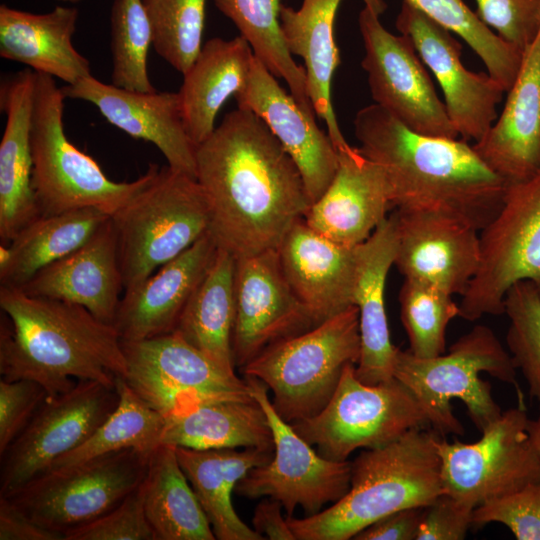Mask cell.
Here are the masks:
<instances>
[{
  "label": "cell",
  "instance_id": "obj_43",
  "mask_svg": "<svg viewBox=\"0 0 540 540\" xmlns=\"http://www.w3.org/2000/svg\"><path fill=\"white\" fill-rule=\"evenodd\" d=\"M504 313L509 327L506 342L516 369L532 398L540 396V292L530 281H519L507 291Z\"/></svg>",
  "mask_w": 540,
  "mask_h": 540
},
{
  "label": "cell",
  "instance_id": "obj_52",
  "mask_svg": "<svg viewBox=\"0 0 540 540\" xmlns=\"http://www.w3.org/2000/svg\"><path fill=\"white\" fill-rule=\"evenodd\" d=\"M539 402V414L536 419H529L527 424V432L531 441V444L540 460V396L537 398Z\"/></svg>",
  "mask_w": 540,
  "mask_h": 540
},
{
  "label": "cell",
  "instance_id": "obj_2",
  "mask_svg": "<svg viewBox=\"0 0 540 540\" xmlns=\"http://www.w3.org/2000/svg\"><path fill=\"white\" fill-rule=\"evenodd\" d=\"M354 133L382 168L392 207L445 212L479 231L499 211L507 183L467 141L415 133L375 103L356 113Z\"/></svg>",
  "mask_w": 540,
  "mask_h": 540
},
{
  "label": "cell",
  "instance_id": "obj_8",
  "mask_svg": "<svg viewBox=\"0 0 540 540\" xmlns=\"http://www.w3.org/2000/svg\"><path fill=\"white\" fill-rule=\"evenodd\" d=\"M111 220L126 290L207 233L210 210L195 178L165 166Z\"/></svg>",
  "mask_w": 540,
  "mask_h": 540
},
{
  "label": "cell",
  "instance_id": "obj_14",
  "mask_svg": "<svg viewBox=\"0 0 540 540\" xmlns=\"http://www.w3.org/2000/svg\"><path fill=\"white\" fill-rule=\"evenodd\" d=\"M524 406L502 411L472 443L439 437L445 492L475 509L484 502L540 480V460L531 444Z\"/></svg>",
  "mask_w": 540,
  "mask_h": 540
},
{
  "label": "cell",
  "instance_id": "obj_30",
  "mask_svg": "<svg viewBox=\"0 0 540 540\" xmlns=\"http://www.w3.org/2000/svg\"><path fill=\"white\" fill-rule=\"evenodd\" d=\"M342 0H303L299 9L282 6L280 25L290 54L304 60L307 95L326 124L337 151L350 146L339 127L331 97L332 79L340 64L334 25Z\"/></svg>",
  "mask_w": 540,
  "mask_h": 540
},
{
  "label": "cell",
  "instance_id": "obj_32",
  "mask_svg": "<svg viewBox=\"0 0 540 540\" xmlns=\"http://www.w3.org/2000/svg\"><path fill=\"white\" fill-rule=\"evenodd\" d=\"M189 480L218 540H264L238 516L232 493L252 468L269 462L274 450L224 448L195 450L175 447Z\"/></svg>",
  "mask_w": 540,
  "mask_h": 540
},
{
  "label": "cell",
  "instance_id": "obj_33",
  "mask_svg": "<svg viewBox=\"0 0 540 540\" xmlns=\"http://www.w3.org/2000/svg\"><path fill=\"white\" fill-rule=\"evenodd\" d=\"M160 443L195 450H274L266 414L253 396L201 404L165 418Z\"/></svg>",
  "mask_w": 540,
  "mask_h": 540
},
{
  "label": "cell",
  "instance_id": "obj_1",
  "mask_svg": "<svg viewBox=\"0 0 540 540\" xmlns=\"http://www.w3.org/2000/svg\"><path fill=\"white\" fill-rule=\"evenodd\" d=\"M196 180L209 232L235 258L276 250L311 201L302 175L266 123L237 108L197 146Z\"/></svg>",
  "mask_w": 540,
  "mask_h": 540
},
{
  "label": "cell",
  "instance_id": "obj_15",
  "mask_svg": "<svg viewBox=\"0 0 540 540\" xmlns=\"http://www.w3.org/2000/svg\"><path fill=\"white\" fill-rule=\"evenodd\" d=\"M118 401L116 385L90 380H78L65 393L47 395L25 429L0 456V496L19 489L84 443Z\"/></svg>",
  "mask_w": 540,
  "mask_h": 540
},
{
  "label": "cell",
  "instance_id": "obj_44",
  "mask_svg": "<svg viewBox=\"0 0 540 540\" xmlns=\"http://www.w3.org/2000/svg\"><path fill=\"white\" fill-rule=\"evenodd\" d=\"M492 522L505 525L517 540H540V480L490 499L473 510V527Z\"/></svg>",
  "mask_w": 540,
  "mask_h": 540
},
{
  "label": "cell",
  "instance_id": "obj_38",
  "mask_svg": "<svg viewBox=\"0 0 540 540\" xmlns=\"http://www.w3.org/2000/svg\"><path fill=\"white\" fill-rule=\"evenodd\" d=\"M116 388L119 401L112 413L84 443L58 458L49 469L125 449L151 455L161 445L165 418L144 402L122 377L116 379Z\"/></svg>",
  "mask_w": 540,
  "mask_h": 540
},
{
  "label": "cell",
  "instance_id": "obj_17",
  "mask_svg": "<svg viewBox=\"0 0 540 540\" xmlns=\"http://www.w3.org/2000/svg\"><path fill=\"white\" fill-rule=\"evenodd\" d=\"M232 350L243 368L268 347L316 326L282 270L277 250L236 258Z\"/></svg>",
  "mask_w": 540,
  "mask_h": 540
},
{
  "label": "cell",
  "instance_id": "obj_51",
  "mask_svg": "<svg viewBox=\"0 0 540 540\" xmlns=\"http://www.w3.org/2000/svg\"><path fill=\"white\" fill-rule=\"evenodd\" d=\"M282 509L279 501L269 497L263 499L254 509L252 528L264 539L296 540Z\"/></svg>",
  "mask_w": 540,
  "mask_h": 540
},
{
  "label": "cell",
  "instance_id": "obj_29",
  "mask_svg": "<svg viewBox=\"0 0 540 540\" xmlns=\"http://www.w3.org/2000/svg\"><path fill=\"white\" fill-rule=\"evenodd\" d=\"M79 11L56 6L35 14L5 4L0 6V56L34 72L73 85L91 74L90 63L73 46Z\"/></svg>",
  "mask_w": 540,
  "mask_h": 540
},
{
  "label": "cell",
  "instance_id": "obj_42",
  "mask_svg": "<svg viewBox=\"0 0 540 540\" xmlns=\"http://www.w3.org/2000/svg\"><path fill=\"white\" fill-rule=\"evenodd\" d=\"M151 45V25L143 1L114 0L111 10L112 84L133 91H155L147 65Z\"/></svg>",
  "mask_w": 540,
  "mask_h": 540
},
{
  "label": "cell",
  "instance_id": "obj_47",
  "mask_svg": "<svg viewBox=\"0 0 540 540\" xmlns=\"http://www.w3.org/2000/svg\"><path fill=\"white\" fill-rule=\"evenodd\" d=\"M37 382L0 380V456L28 425L47 397Z\"/></svg>",
  "mask_w": 540,
  "mask_h": 540
},
{
  "label": "cell",
  "instance_id": "obj_40",
  "mask_svg": "<svg viewBox=\"0 0 540 540\" xmlns=\"http://www.w3.org/2000/svg\"><path fill=\"white\" fill-rule=\"evenodd\" d=\"M451 294L423 280L405 278L399 291L400 316L409 351L420 358L445 353L446 329L459 316Z\"/></svg>",
  "mask_w": 540,
  "mask_h": 540
},
{
  "label": "cell",
  "instance_id": "obj_37",
  "mask_svg": "<svg viewBox=\"0 0 540 540\" xmlns=\"http://www.w3.org/2000/svg\"><path fill=\"white\" fill-rule=\"evenodd\" d=\"M252 48L254 55L277 78H282L298 105L316 116L307 95L305 68L293 60L280 25L282 0H213Z\"/></svg>",
  "mask_w": 540,
  "mask_h": 540
},
{
  "label": "cell",
  "instance_id": "obj_13",
  "mask_svg": "<svg viewBox=\"0 0 540 540\" xmlns=\"http://www.w3.org/2000/svg\"><path fill=\"white\" fill-rule=\"evenodd\" d=\"M251 395L263 408L273 437V456L252 468L235 487V493L248 499L269 497L279 501L292 517L295 509L305 516L315 515L328 504L343 498L351 482V461H333L321 456L283 420L268 396V387L256 377L244 376Z\"/></svg>",
  "mask_w": 540,
  "mask_h": 540
},
{
  "label": "cell",
  "instance_id": "obj_46",
  "mask_svg": "<svg viewBox=\"0 0 540 540\" xmlns=\"http://www.w3.org/2000/svg\"><path fill=\"white\" fill-rule=\"evenodd\" d=\"M479 19L522 52L540 32V0H475Z\"/></svg>",
  "mask_w": 540,
  "mask_h": 540
},
{
  "label": "cell",
  "instance_id": "obj_54",
  "mask_svg": "<svg viewBox=\"0 0 540 540\" xmlns=\"http://www.w3.org/2000/svg\"><path fill=\"white\" fill-rule=\"evenodd\" d=\"M59 1H63V2H76V1H79V0H59Z\"/></svg>",
  "mask_w": 540,
  "mask_h": 540
},
{
  "label": "cell",
  "instance_id": "obj_4",
  "mask_svg": "<svg viewBox=\"0 0 540 540\" xmlns=\"http://www.w3.org/2000/svg\"><path fill=\"white\" fill-rule=\"evenodd\" d=\"M440 434L415 428L363 450L351 462L347 494L321 512L287 517L296 540H348L398 510L425 507L445 492L436 443Z\"/></svg>",
  "mask_w": 540,
  "mask_h": 540
},
{
  "label": "cell",
  "instance_id": "obj_6",
  "mask_svg": "<svg viewBox=\"0 0 540 540\" xmlns=\"http://www.w3.org/2000/svg\"><path fill=\"white\" fill-rule=\"evenodd\" d=\"M65 96L54 77L35 72L31 120L32 189L41 215L95 207L110 216L146 187L160 167L131 182L109 179L98 163L67 138Z\"/></svg>",
  "mask_w": 540,
  "mask_h": 540
},
{
  "label": "cell",
  "instance_id": "obj_20",
  "mask_svg": "<svg viewBox=\"0 0 540 540\" xmlns=\"http://www.w3.org/2000/svg\"><path fill=\"white\" fill-rule=\"evenodd\" d=\"M65 98L92 103L113 126L153 143L168 166L196 179L197 144L189 136L178 92H140L106 84L90 75L61 87Z\"/></svg>",
  "mask_w": 540,
  "mask_h": 540
},
{
  "label": "cell",
  "instance_id": "obj_39",
  "mask_svg": "<svg viewBox=\"0 0 540 540\" xmlns=\"http://www.w3.org/2000/svg\"><path fill=\"white\" fill-rule=\"evenodd\" d=\"M434 22L460 36L480 57L487 73L508 92L520 70L523 53L486 26L463 0H403Z\"/></svg>",
  "mask_w": 540,
  "mask_h": 540
},
{
  "label": "cell",
  "instance_id": "obj_25",
  "mask_svg": "<svg viewBox=\"0 0 540 540\" xmlns=\"http://www.w3.org/2000/svg\"><path fill=\"white\" fill-rule=\"evenodd\" d=\"M391 207L382 168L350 145L338 151L335 176L304 220L330 240L354 247L371 236Z\"/></svg>",
  "mask_w": 540,
  "mask_h": 540
},
{
  "label": "cell",
  "instance_id": "obj_27",
  "mask_svg": "<svg viewBox=\"0 0 540 540\" xmlns=\"http://www.w3.org/2000/svg\"><path fill=\"white\" fill-rule=\"evenodd\" d=\"M35 72L24 69L0 85L6 124L0 143V241L12 239L41 213L32 189L31 120Z\"/></svg>",
  "mask_w": 540,
  "mask_h": 540
},
{
  "label": "cell",
  "instance_id": "obj_34",
  "mask_svg": "<svg viewBox=\"0 0 540 540\" xmlns=\"http://www.w3.org/2000/svg\"><path fill=\"white\" fill-rule=\"evenodd\" d=\"M110 215L95 207L41 215L0 245V286L22 288L39 270L84 244Z\"/></svg>",
  "mask_w": 540,
  "mask_h": 540
},
{
  "label": "cell",
  "instance_id": "obj_53",
  "mask_svg": "<svg viewBox=\"0 0 540 540\" xmlns=\"http://www.w3.org/2000/svg\"><path fill=\"white\" fill-rule=\"evenodd\" d=\"M365 4V7L373 11L376 15L381 16L386 8L387 4L385 0H362Z\"/></svg>",
  "mask_w": 540,
  "mask_h": 540
},
{
  "label": "cell",
  "instance_id": "obj_16",
  "mask_svg": "<svg viewBox=\"0 0 540 540\" xmlns=\"http://www.w3.org/2000/svg\"><path fill=\"white\" fill-rule=\"evenodd\" d=\"M379 17L365 6L358 16L365 50L361 65L375 104L415 133L457 139L459 134L412 41L390 33Z\"/></svg>",
  "mask_w": 540,
  "mask_h": 540
},
{
  "label": "cell",
  "instance_id": "obj_19",
  "mask_svg": "<svg viewBox=\"0 0 540 540\" xmlns=\"http://www.w3.org/2000/svg\"><path fill=\"white\" fill-rule=\"evenodd\" d=\"M393 214L398 271L462 296L479 267V230L445 212L396 209Z\"/></svg>",
  "mask_w": 540,
  "mask_h": 540
},
{
  "label": "cell",
  "instance_id": "obj_31",
  "mask_svg": "<svg viewBox=\"0 0 540 540\" xmlns=\"http://www.w3.org/2000/svg\"><path fill=\"white\" fill-rule=\"evenodd\" d=\"M242 37L212 38L203 44L178 91L186 130L197 146L215 129L217 113L244 86L254 59Z\"/></svg>",
  "mask_w": 540,
  "mask_h": 540
},
{
  "label": "cell",
  "instance_id": "obj_24",
  "mask_svg": "<svg viewBox=\"0 0 540 540\" xmlns=\"http://www.w3.org/2000/svg\"><path fill=\"white\" fill-rule=\"evenodd\" d=\"M20 289L82 306L113 325L124 284L111 216L84 244L39 270Z\"/></svg>",
  "mask_w": 540,
  "mask_h": 540
},
{
  "label": "cell",
  "instance_id": "obj_26",
  "mask_svg": "<svg viewBox=\"0 0 540 540\" xmlns=\"http://www.w3.org/2000/svg\"><path fill=\"white\" fill-rule=\"evenodd\" d=\"M501 115L472 147L507 184L540 170V32L523 53Z\"/></svg>",
  "mask_w": 540,
  "mask_h": 540
},
{
  "label": "cell",
  "instance_id": "obj_45",
  "mask_svg": "<svg viewBox=\"0 0 540 540\" xmlns=\"http://www.w3.org/2000/svg\"><path fill=\"white\" fill-rule=\"evenodd\" d=\"M64 537L65 540H156L145 513L143 482L114 509L66 531Z\"/></svg>",
  "mask_w": 540,
  "mask_h": 540
},
{
  "label": "cell",
  "instance_id": "obj_23",
  "mask_svg": "<svg viewBox=\"0 0 540 540\" xmlns=\"http://www.w3.org/2000/svg\"><path fill=\"white\" fill-rule=\"evenodd\" d=\"M218 248L208 231L148 278L124 290L113 323L121 340L138 341L174 332Z\"/></svg>",
  "mask_w": 540,
  "mask_h": 540
},
{
  "label": "cell",
  "instance_id": "obj_10",
  "mask_svg": "<svg viewBox=\"0 0 540 540\" xmlns=\"http://www.w3.org/2000/svg\"><path fill=\"white\" fill-rule=\"evenodd\" d=\"M479 239V267L459 304V317L467 321L503 314L506 293L519 281L532 282L540 292V170L507 184Z\"/></svg>",
  "mask_w": 540,
  "mask_h": 540
},
{
  "label": "cell",
  "instance_id": "obj_36",
  "mask_svg": "<svg viewBox=\"0 0 540 540\" xmlns=\"http://www.w3.org/2000/svg\"><path fill=\"white\" fill-rule=\"evenodd\" d=\"M143 485L145 513L156 540L216 539L175 447L161 444L151 453Z\"/></svg>",
  "mask_w": 540,
  "mask_h": 540
},
{
  "label": "cell",
  "instance_id": "obj_11",
  "mask_svg": "<svg viewBox=\"0 0 540 540\" xmlns=\"http://www.w3.org/2000/svg\"><path fill=\"white\" fill-rule=\"evenodd\" d=\"M150 455L134 449L49 469L9 498L36 523L61 533L118 506L144 480Z\"/></svg>",
  "mask_w": 540,
  "mask_h": 540
},
{
  "label": "cell",
  "instance_id": "obj_28",
  "mask_svg": "<svg viewBox=\"0 0 540 540\" xmlns=\"http://www.w3.org/2000/svg\"><path fill=\"white\" fill-rule=\"evenodd\" d=\"M397 232L394 214L375 229L371 236L357 245V273L354 305L359 314L361 352L355 366L357 378L370 385L388 381L393 376L394 346L385 308V285L394 265Z\"/></svg>",
  "mask_w": 540,
  "mask_h": 540
},
{
  "label": "cell",
  "instance_id": "obj_48",
  "mask_svg": "<svg viewBox=\"0 0 540 540\" xmlns=\"http://www.w3.org/2000/svg\"><path fill=\"white\" fill-rule=\"evenodd\" d=\"M471 507L444 492L423 508L416 540H462L472 526Z\"/></svg>",
  "mask_w": 540,
  "mask_h": 540
},
{
  "label": "cell",
  "instance_id": "obj_50",
  "mask_svg": "<svg viewBox=\"0 0 540 540\" xmlns=\"http://www.w3.org/2000/svg\"><path fill=\"white\" fill-rule=\"evenodd\" d=\"M0 540H65V537L36 523L9 498L0 496Z\"/></svg>",
  "mask_w": 540,
  "mask_h": 540
},
{
  "label": "cell",
  "instance_id": "obj_7",
  "mask_svg": "<svg viewBox=\"0 0 540 540\" xmlns=\"http://www.w3.org/2000/svg\"><path fill=\"white\" fill-rule=\"evenodd\" d=\"M361 340L356 306L261 352L240 369L272 391V405L288 423L320 412L345 368L357 364Z\"/></svg>",
  "mask_w": 540,
  "mask_h": 540
},
{
  "label": "cell",
  "instance_id": "obj_35",
  "mask_svg": "<svg viewBox=\"0 0 540 540\" xmlns=\"http://www.w3.org/2000/svg\"><path fill=\"white\" fill-rule=\"evenodd\" d=\"M236 258L218 248L206 276L187 302L174 332L217 365L235 372Z\"/></svg>",
  "mask_w": 540,
  "mask_h": 540
},
{
  "label": "cell",
  "instance_id": "obj_12",
  "mask_svg": "<svg viewBox=\"0 0 540 540\" xmlns=\"http://www.w3.org/2000/svg\"><path fill=\"white\" fill-rule=\"evenodd\" d=\"M127 385L164 418L201 404L251 398L245 378L217 365L175 332L122 341Z\"/></svg>",
  "mask_w": 540,
  "mask_h": 540
},
{
  "label": "cell",
  "instance_id": "obj_5",
  "mask_svg": "<svg viewBox=\"0 0 540 540\" xmlns=\"http://www.w3.org/2000/svg\"><path fill=\"white\" fill-rule=\"evenodd\" d=\"M482 372L516 384V367L500 340L486 325H476L449 348L447 354L420 358L397 349L393 376L403 383L422 406L429 424L440 435H464L465 429L452 411V400L462 401L480 432L502 410Z\"/></svg>",
  "mask_w": 540,
  "mask_h": 540
},
{
  "label": "cell",
  "instance_id": "obj_9",
  "mask_svg": "<svg viewBox=\"0 0 540 540\" xmlns=\"http://www.w3.org/2000/svg\"><path fill=\"white\" fill-rule=\"evenodd\" d=\"M355 366L345 368L320 412L291 423L321 456L333 461H347L357 449L385 446L429 424L419 401L403 383L394 377L365 384L357 378Z\"/></svg>",
  "mask_w": 540,
  "mask_h": 540
},
{
  "label": "cell",
  "instance_id": "obj_18",
  "mask_svg": "<svg viewBox=\"0 0 540 540\" xmlns=\"http://www.w3.org/2000/svg\"><path fill=\"white\" fill-rule=\"evenodd\" d=\"M398 31L413 43L423 63L439 82L448 116L463 140L479 141L497 119L504 89L488 74L475 73L461 62V44L452 32L403 1Z\"/></svg>",
  "mask_w": 540,
  "mask_h": 540
},
{
  "label": "cell",
  "instance_id": "obj_49",
  "mask_svg": "<svg viewBox=\"0 0 540 540\" xmlns=\"http://www.w3.org/2000/svg\"><path fill=\"white\" fill-rule=\"evenodd\" d=\"M423 508L412 507L390 513L358 532L353 539L416 540Z\"/></svg>",
  "mask_w": 540,
  "mask_h": 540
},
{
  "label": "cell",
  "instance_id": "obj_22",
  "mask_svg": "<svg viewBox=\"0 0 540 540\" xmlns=\"http://www.w3.org/2000/svg\"><path fill=\"white\" fill-rule=\"evenodd\" d=\"M276 250L289 285L315 325L355 306L357 246L332 241L301 218Z\"/></svg>",
  "mask_w": 540,
  "mask_h": 540
},
{
  "label": "cell",
  "instance_id": "obj_21",
  "mask_svg": "<svg viewBox=\"0 0 540 540\" xmlns=\"http://www.w3.org/2000/svg\"><path fill=\"white\" fill-rule=\"evenodd\" d=\"M267 67L254 56L243 88L234 96L237 108L260 117L297 165L311 205L333 180L338 151L329 134L321 130L278 83Z\"/></svg>",
  "mask_w": 540,
  "mask_h": 540
},
{
  "label": "cell",
  "instance_id": "obj_41",
  "mask_svg": "<svg viewBox=\"0 0 540 540\" xmlns=\"http://www.w3.org/2000/svg\"><path fill=\"white\" fill-rule=\"evenodd\" d=\"M155 51L182 75L203 46L207 0H142Z\"/></svg>",
  "mask_w": 540,
  "mask_h": 540
},
{
  "label": "cell",
  "instance_id": "obj_3",
  "mask_svg": "<svg viewBox=\"0 0 540 540\" xmlns=\"http://www.w3.org/2000/svg\"><path fill=\"white\" fill-rule=\"evenodd\" d=\"M5 317L0 329L1 378L39 383L50 396L72 389L77 380L115 386L127 366L113 325L82 306L0 286Z\"/></svg>",
  "mask_w": 540,
  "mask_h": 540
}]
</instances>
